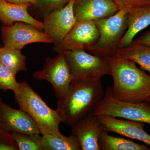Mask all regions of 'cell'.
Instances as JSON below:
<instances>
[{"instance_id":"obj_1","label":"cell","mask_w":150,"mask_h":150,"mask_svg":"<svg viewBox=\"0 0 150 150\" xmlns=\"http://www.w3.org/2000/svg\"><path fill=\"white\" fill-rule=\"evenodd\" d=\"M108 59L113 96L125 102L150 103V76L131 60L117 56Z\"/></svg>"},{"instance_id":"obj_2","label":"cell","mask_w":150,"mask_h":150,"mask_svg":"<svg viewBox=\"0 0 150 150\" xmlns=\"http://www.w3.org/2000/svg\"><path fill=\"white\" fill-rule=\"evenodd\" d=\"M104 94L101 79L72 81L67 94L59 98L57 102L56 110L62 122L71 126L92 115Z\"/></svg>"},{"instance_id":"obj_3","label":"cell","mask_w":150,"mask_h":150,"mask_svg":"<svg viewBox=\"0 0 150 150\" xmlns=\"http://www.w3.org/2000/svg\"><path fill=\"white\" fill-rule=\"evenodd\" d=\"M15 98L20 109L36 123L40 134L61 137L59 125L62 120L57 110L51 109L26 81L19 83Z\"/></svg>"},{"instance_id":"obj_4","label":"cell","mask_w":150,"mask_h":150,"mask_svg":"<svg viewBox=\"0 0 150 150\" xmlns=\"http://www.w3.org/2000/svg\"><path fill=\"white\" fill-rule=\"evenodd\" d=\"M128 13L119 10L109 17L95 21L99 38L95 45L86 51L92 55L108 59L115 56L120 48L121 39L128 28Z\"/></svg>"},{"instance_id":"obj_5","label":"cell","mask_w":150,"mask_h":150,"mask_svg":"<svg viewBox=\"0 0 150 150\" xmlns=\"http://www.w3.org/2000/svg\"><path fill=\"white\" fill-rule=\"evenodd\" d=\"M64 54L72 81H97L110 75V62L107 58L92 55L83 49Z\"/></svg>"},{"instance_id":"obj_6","label":"cell","mask_w":150,"mask_h":150,"mask_svg":"<svg viewBox=\"0 0 150 150\" xmlns=\"http://www.w3.org/2000/svg\"><path fill=\"white\" fill-rule=\"evenodd\" d=\"M93 115H109L150 125V103H131L119 100L112 95L111 87L108 86Z\"/></svg>"},{"instance_id":"obj_7","label":"cell","mask_w":150,"mask_h":150,"mask_svg":"<svg viewBox=\"0 0 150 150\" xmlns=\"http://www.w3.org/2000/svg\"><path fill=\"white\" fill-rule=\"evenodd\" d=\"M33 77L51 83L58 99L64 96L72 81L64 53L58 54L54 58L47 57L43 69L35 71Z\"/></svg>"},{"instance_id":"obj_8","label":"cell","mask_w":150,"mask_h":150,"mask_svg":"<svg viewBox=\"0 0 150 150\" xmlns=\"http://www.w3.org/2000/svg\"><path fill=\"white\" fill-rule=\"evenodd\" d=\"M1 31L4 46L21 50L31 43H52L50 37L43 31L22 22H16L9 26L3 25Z\"/></svg>"},{"instance_id":"obj_9","label":"cell","mask_w":150,"mask_h":150,"mask_svg":"<svg viewBox=\"0 0 150 150\" xmlns=\"http://www.w3.org/2000/svg\"><path fill=\"white\" fill-rule=\"evenodd\" d=\"M75 1L43 16V31L50 37L54 46L62 42L76 23L74 12Z\"/></svg>"},{"instance_id":"obj_10","label":"cell","mask_w":150,"mask_h":150,"mask_svg":"<svg viewBox=\"0 0 150 150\" xmlns=\"http://www.w3.org/2000/svg\"><path fill=\"white\" fill-rule=\"evenodd\" d=\"M99 36L95 21L76 22L62 42L54 46L53 51L58 54L78 49L86 51L96 44Z\"/></svg>"},{"instance_id":"obj_11","label":"cell","mask_w":150,"mask_h":150,"mask_svg":"<svg viewBox=\"0 0 150 150\" xmlns=\"http://www.w3.org/2000/svg\"><path fill=\"white\" fill-rule=\"evenodd\" d=\"M0 122L3 131L7 133L40 134L36 123L26 112L3 102L0 105Z\"/></svg>"},{"instance_id":"obj_12","label":"cell","mask_w":150,"mask_h":150,"mask_svg":"<svg viewBox=\"0 0 150 150\" xmlns=\"http://www.w3.org/2000/svg\"><path fill=\"white\" fill-rule=\"evenodd\" d=\"M72 134L77 138L82 150H100L99 142L104 127L96 115H91L73 124Z\"/></svg>"},{"instance_id":"obj_13","label":"cell","mask_w":150,"mask_h":150,"mask_svg":"<svg viewBox=\"0 0 150 150\" xmlns=\"http://www.w3.org/2000/svg\"><path fill=\"white\" fill-rule=\"evenodd\" d=\"M119 10L111 0H75L74 6L76 22L109 17Z\"/></svg>"},{"instance_id":"obj_14","label":"cell","mask_w":150,"mask_h":150,"mask_svg":"<svg viewBox=\"0 0 150 150\" xmlns=\"http://www.w3.org/2000/svg\"><path fill=\"white\" fill-rule=\"evenodd\" d=\"M104 130L130 139H137L150 146V135L144 129L142 122L118 119L109 115H97Z\"/></svg>"},{"instance_id":"obj_15","label":"cell","mask_w":150,"mask_h":150,"mask_svg":"<svg viewBox=\"0 0 150 150\" xmlns=\"http://www.w3.org/2000/svg\"><path fill=\"white\" fill-rule=\"evenodd\" d=\"M30 4H18L0 0V22L3 25L9 26L16 22H22L35 26L43 31L42 22L38 20L28 13Z\"/></svg>"},{"instance_id":"obj_16","label":"cell","mask_w":150,"mask_h":150,"mask_svg":"<svg viewBox=\"0 0 150 150\" xmlns=\"http://www.w3.org/2000/svg\"><path fill=\"white\" fill-rule=\"evenodd\" d=\"M128 28L120 43V48L128 46L139 32L150 25V7L136 9L128 13Z\"/></svg>"},{"instance_id":"obj_17","label":"cell","mask_w":150,"mask_h":150,"mask_svg":"<svg viewBox=\"0 0 150 150\" xmlns=\"http://www.w3.org/2000/svg\"><path fill=\"white\" fill-rule=\"evenodd\" d=\"M115 56L131 60L139 65L142 69L150 73V46L132 41L118 49Z\"/></svg>"},{"instance_id":"obj_18","label":"cell","mask_w":150,"mask_h":150,"mask_svg":"<svg viewBox=\"0 0 150 150\" xmlns=\"http://www.w3.org/2000/svg\"><path fill=\"white\" fill-rule=\"evenodd\" d=\"M100 150H149L146 145L139 144L123 138L110 136L104 130L100 137Z\"/></svg>"},{"instance_id":"obj_19","label":"cell","mask_w":150,"mask_h":150,"mask_svg":"<svg viewBox=\"0 0 150 150\" xmlns=\"http://www.w3.org/2000/svg\"><path fill=\"white\" fill-rule=\"evenodd\" d=\"M26 59L27 56L19 49L5 46L0 47V63L15 74L27 70Z\"/></svg>"},{"instance_id":"obj_20","label":"cell","mask_w":150,"mask_h":150,"mask_svg":"<svg viewBox=\"0 0 150 150\" xmlns=\"http://www.w3.org/2000/svg\"><path fill=\"white\" fill-rule=\"evenodd\" d=\"M44 150H80V145L77 138L72 134L70 137L63 135L56 137L51 134L42 136Z\"/></svg>"},{"instance_id":"obj_21","label":"cell","mask_w":150,"mask_h":150,"mask_svg":"<svg viewBox=\"0 0 150 150\" xmlns=\"http://www.w3.org/2000/svg\"><path fill=\"white\" fill-rule=\"evenodd\" d=\"M10 134L16 143L19 150H43L40 134H24L16 132H11Z\"/></svg>"},{"instance_id":"obj_22","label":"cell","mask_w":150,"mask_h":150,"mask_svg":"<svg viewBox=\"0 0 150 150\" xmlns=\"http://www.w3.org/2000/svg\"><path fill=\"white\" fill-rule=\"evenodd\" d=\"M19 86L16 74L0 63V89L4 92L11 90L15 93L18 89Z\"/></svg>"},{"instance_id":"obj_23","label":"cell","mask_w":150,"mask_h":150,"mask_svg":"<svg viewBox=\"0 0 150 150\" xmlns=\"http://www.w3.org/2000/svg\"><path fill=\"white\" fill-rule=\"evenodd\" d=\"M72 0H37L35 6L43 17L54 10L64 7Z\"/></svg>"},{"instance_id":"obj_24","label":"cell","mask_w":150,"mask_h":150,"mask_svg":"<svg viewBox=\"0 0 150 150\" xmlns=\"http://www.w3.org/2000/svg\"><path fill=\"white\" fill-rule=\"evenodd\" d=\"M119 10L127 12L136 9L150 7V0H111Z\"/></svg>"},{"instance_id":"obj_25","label":"cell","mask_w":150,"mask_h":150,"mask_svg":"<svg viewBox=\"0 0 150 150\" xmlns=\"http://www.w3.org/2000/svg\"><path fill=\"white\" fill-rule=\"evenodd\" d=\"M0 150H19L16 143L7 132H0Z\"/></svg>"},{"instance_id":"obj_26","label":"cell","mask_w":150,"mask_h":150,"mask_svg":"<svg viewBox=\"0 0 150 150\" xmlns=\"http://www.w3.org/2000/svg\"><path fill=\"white\" fill-rule=\"evenodd\" d=\"M133 41L139 44L150 46V30L145 33L141 37L133 40Z\"/></svg>"},{"instance_id":"obj_27","label":"cell","mask_w":150,"mask_h":150,"mask_svg":"<svg viewBox=\"0 0 150 150\" xmlns=\"http://www.w3.org/2000/svg\"><path fill=\"white\" fill-rule=\"evenodd\" d=\"M9 2L14 4H30L32 6L35 5L37 3V0H6Z\"/></svg>"},{"instance_id":"obj_28","label":"cell","mask_w":150,"mask_h":150,"mask_svg":"<svg viewBox=\"0 0 150 150\" xmlns=\"http://www.w3.org/2000/svg\"><path fill=\"white\" fill-rule=\"evenodd\" d=\"M2 102V98L0 97V105H1V103ZM3 131L2 129L1 126V122H0V132H4Z\"/></svg>"},{"instance_id":"obj_29","label":"cell","mask_w":150,"mask_h":150,"mask_svg":"<svg viewBox=\"0 0 150 150\" xmlns=\"http://www.w3.org/2000/svg\"><path fill=\"white\" fill-rule=\"evenodd\" d=\"M1 45H0V47H1Z\"/></svg>"}]
</instances>
